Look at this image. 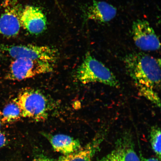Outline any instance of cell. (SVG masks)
I'll return each instance as SVG.
<instances>
[{
  "instance_id": "obj_14",
  "label": "cell",
  "mask_w": 161,
  "mask_h": 161,
  "mask_svg": "<svg viewBox=\"0 0 161 161\" xmlns=\"http://www.w3.org/2000/svg\"><path fill=\"white\" fill-rule=\"evenodd\" d=\"M161 130L158 127H154L150 130V142L152 149L159 159L161 158Z\"/></svg>"
},
{
  "instance_id": "obj_6",
  "label": "cell",
  "mask_w": 161,
  "mask_h": 161,
  "mask_svg": "<svg viewBox=\"0 0 161 161\" xmlns=\"http://www.w3.org/2000/svg\"><path fill=\"white\" fill-rule=\"evenodd\" d=\"M2 6L3 11L0 17V34L6 37H15L21 26L23 9L16 0H5Z\"/></svg>"
},
{
  "instance_id": "obj_9",
  "label": "cell",
  "mask_w": 161,
  "mask_h": 161,
  "mask_svg": "<svg viewBox=\"0 0 161 161\" xmlns=\"http://www.w3.org/2000/svg\"><path fill=\"white\" fill-rule=\"evenodd\" d=\"M97 161H141L134 148L131 138L128 136L121 138L113 150Z\"/></svg>"
},
{
  "instance_id": "obj_16",
  "label": "cell",
  "mask_w": 161,
  "mask_h": 161,
  "mask_svg": "<svg viewBox=\"0 0 161 161\" xmlns=\"http://www.w3.org/2000/svg\"><path fill=\"white\" fill-rule=\"evenodd\" d=\"M7 143V138L5 135L0 131V148L5 146Z\"/></svg>"
},
{
  "instance_id": "obj_18",
  "label": "cell",
  "mask_w": 161,
  "mask_h": 161,
  "mask_svg": "<svg viewBox=\"0 0 161 161\" xmlns=\"http://www.w3.org/2000/svg\"><path fill=\"white\" fill-rule=\"evenodd\" d=\"M141 161H160L158 158H142L141 159Z\"/></svg>"
},
{
  "instance_id": "obj_10",
  "label": "cell",
  "mask_w": 161,
  "mask_h": 161,
  "mask_svg": "<svg viewBox=\"0 0 161 161\" xmlns=\"http://www.w3.org/2000/svg\"><path fill=\"white\" fill-rule=\"evenodd\" d=\"M105 136L104 133L97 134L79 150L72 153L60 157L58 161H92L100 150Z\"/></svg>"
},
{
  "instance_id": "obj_12",
  "label": "cell",
  "mask_w": 161,
  "mask_h": 161,
  "mask_svg": "<svg viewBox=\"0 0 161 161\" xmlns=\"http://www.w3.org/2000/svg\"><path fill=\"white\" fill-rule=\"evenodd\" d=\"M56 152L63 155L72 153L82 147L79 140L66 135L58 134L52 135L44 134Z\"/></svg>"
},
{
  "instance_id": "obj_11",
  "label": "cell",
  "mask_w": 161,
  "mask_h": 161,
  "mask_svg": "<svg viewBox=\"0 0 161 161\" xmlns=\"http://www.w3.org/2000/svg\"><path fill=\"white\" fill-rule=\"evenodd\" d=\"M117 10L115 7L103 1H94L88 6L86 11V17L101 23H108L116 17Z\"/></svg>"
},
{
  "instance_id": "obj_20",
  "label": "cell",
  "mask_w": 161,
  "mask_h": 161,
  "mask_svg": "<svg viewBox=\"0 0 161 161\" xmlns=\"http://www.w3.org/2000/svg\"><path fill=\"white\" fill-rule=\"evenodd\" d=\"M1 51H0V58H1Z\"/></svg>"
},
{
  "instance_id": "obj_8",
  "label": "cell",
  "mask_w": 161,
  "mask_h": 161,
  "mask_svg": "<svg viewBox=\"0 0 161 161\" xmlns=\"http://www.w3.org/2000/svg\"><path fill=\"white\" fill-rule=\"evenodd\" d=\"M21 26L31 35H38L47 28V19L43 12L35 6H26L22 11Z\"/></svg>"
},
{
  "instance_id": "obj_3",
  "label": "cell",
  "mask_w": 161,
  "mask_h": 161,
  "mask_svg": "<svg viewBox=\"0 0 161 161\" xmlns=\"http://www.w3.org/2000/svg\"><path fill=\"white\" fill-rule=\"evenodd\" d=\"M19 105L22 117L42 121L47 119L50 110L49 100L43 92L34 88L22 90L14 100Z\"/></svg>"
},
{
  "instance_id": "obj_5",
  "label": "cell",
  "mask_w": 161,
  "mask_h": 161,
  "mask_svg": "<svg viewBox=\"0 0 161 161\" xmlns=\"http://www.w3.org/2000/svg\"><path fill=\"white\" fill-rule=\"evenodd\" d=\"M1 49L14 59L25 58L55 63L59 57L58 50L47 46L34 45H1Z\"/></svg>"
},
{
  "instance_id": "obj_4",
  "label": "cell",
  "mask_w": 161,
  "mask_h": 161,
  "mask_svg": "<svg viewBox=\"0 0 161 161\" xmlns=\"http://www.w3.org/2000/svg\"><path fill=\"white\" fill-rule=\"evenodd\" d=\"M54 64L25 58L14 59L11 62L6 79L22 80L53 71Z\"/></svg>"
},
{
  "instance_id": "obj_1",
  "label": "cell",
  "mask_w": 161,
  "mask_h": 161,
  "mask_svg": "<svg viewBox=\"0 0 161 161\" xmlns=\"http://www.w3.org/2000/svg\"><path fill=\"white\" fill-rule=\"evenodd\" d=\"M127 72L137 87L144 86L155 90L160 87V59L138 52L127 55L124 59Z\"/></svg>"
},
{
  "instance_id": "obj_19",
  "label": "cell",
  "mask_w": 161,
  "mask_h": 161,
  "mask_svg": "<svg viewBox=\"0 0 161 161\" xmlns=\"http://www.w3.org/2000/svg\"><path fill=\"white\" fill-rule=\"evenodd\" d=\"M2 124V123L1 122V118H0V128H1Z\"/></svg>"
},
{
  "instance_id": "obj_17",
  "label": "cell",
  "mask_w": 161,
  "mask_h": 161,
  "mask_svg": "<svg viewBox=\"0 0 161 161\" xmlns=\"http://www.w3.org/2000/svg\"><path fill=\"white\" fill-rule=\"evenodd\" d=\"M32 161H53L52 159L43 155L36 157Z\"/></svg>"
},
{
  "instance_id": "obj_13",
  "label": "cell",
  "mask_w": 161,
  "mask_h": 161,
  "mask_svg": "<svg viewBox=\"0 0 161 161\" xmlns=\"http://www.w3.org/2000/svg\"><path fill=\"white\" fill-rule=\"evenodd\" d=\"M22 117L20 108L14 101L7 104L0 113L2 124H11Z\"/></svg>"
},
{
  "instance_id": "obj_7",
  "label": "cell",
  "mask_w": 161,
  "mask_h": 161,
  "mask_svg": "<svg viewBox=\"0 0 161 161\" xmlns=\"http://www.w3.org/2000/svg\"><path fill=\"white\" fill-rule=\"evenodd\" d=\"M132 35L136 45L144 51H156L160 48L158 35L146 20L138 19L132 26Z\"/></svg>"
},
{
  "instance_id": "obj_2",
  "label": "cell",
  "mask_w": 161,
  "mask_h": 161,
  "mask_svg": "<svg viewBox=\"0 0 161 161\" xmlns=\"http://www.w3.org/2000/svg\"><path fill=\"white\" fill-rule=\"evenodd\" d=\"M76 77L78 81L84 84L99 83L115 88L120 85L113 73L90 52L86 53L78 66Z\"/></svg>"
},
{
  "instance_id": "obj_15",
  "label": "cell",
  "mask_w": 161,
  "mask_h": 161,
  "mask_svg": "<svg viewBox=\"0 0 161 161\" xmlns=\"http://www.w3.org/2000/svg\"><path fill=\"white\" fill-rule=\"evenodd\" d=\"M137 88L140 95L143 96L158 108H160V100L155 90L144 86L137 87Z\"/></svg>"
}]
</instances>
